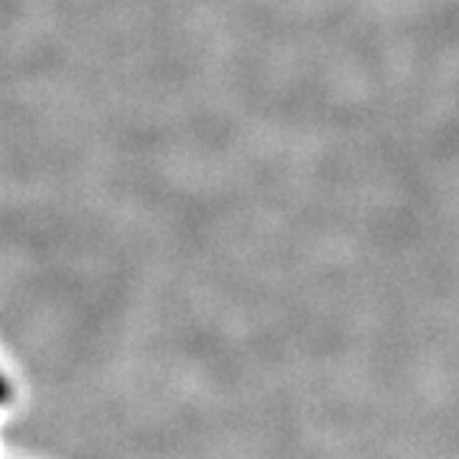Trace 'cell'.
<instances>
[{"mask_svg": "<svg viewBox=\"0 0 459 459\" xmlns=\"http://www.w3.org/2000/svg\"><path fill=\"white\" fill-rule=\"evenodd\" d=\"M13 395V391H11V385H8V380L0 376V403H5L8 398Z\"/></svg>", "mask_w": 459, "mask_h": 459, "instance_id": "6da1fadb", "label": "cell"}]
</instances>
